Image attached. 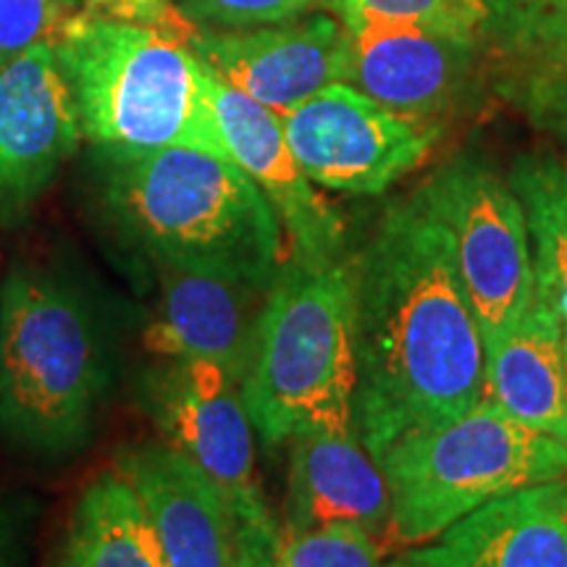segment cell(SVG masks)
<instances>
[{"mask_svg":"<svg viewBox=\"0 0 567 567\" xmlns=\"http://www.w3.org/2000/svg\"><path fill=\"white\" fill-rule=\"evenodd\" d=\"M354 313L352 425L375 460L410 431L484 400L486 347L450 231L417 195L392 203L347 255Z\"/></svg>","mask_w":567,"mask_h":567,"instance_id":"1","label":"cell"},{"mask_svg":"<svg viewBox=\"0 0 567 567\" xmlns=\"http://www.w3.org/2000/svg\"><path fill=\"white\" fill-rule=\"evenodd\" d=\"M103 153L109 216L153 264L271 284L287 234L239 163L197 147Z\"/></svg>","mask_w":567,"mask_h":567,"instance_id":"2","label":"cell"},{"mask_svg":"<svg viewBox=\"0 0 567 567\" xmlns=\"http://www.w3.org/2000/svg\"><path fill=\"white\" fill-rule=\"evenodd\" d=\"M53 51L82 134L97 151L197 147L231 158L213 111L208 66L182 38L151 21L71 9Z\"/></svg>","mask_w":567,"mask_h":567,"instance_id":"3","label":"cell"},{"mask_svg":"<svg viewBox=\"0 0 567 567\" xmlns=\"http://www.w3.org/2000/svg\"><path fill=\"white\" fill-rule=\"evenodd\" d=\"M109 381V354L87 302L51 274L13 268L0 287L3 434L42 457L80 450Z\"/></svg>","mask_w":567,"mask_h":567,"instance_id":"4","label":"cell"},{"mask_svg":"<svg viewBox=\"0 0 567 567\" xmlns=\"http://www.w3.org/2000/svg\"><path fill=\"white\" fill-rule=\"evenodd\" d=\"M375 465L392 499L384 549L417 547L496 496L565 476L567 444L481 400L457 421L400 436Z\"/></svg>","mask_w":567,"mask_h":567,"instance_id":"5","label":"cell"},{"mask_svg":"<svg viewBox=\"0 0 567 567\" xmlns=\"http://www.w3.org/2000/svg\"><path fill=\"white\" fill-rule=\"evenodd\" d=\"M354 365L352 281L347 258L326 271L287 260L271 295L243 400L266 444L308 425H352Z\"/></svg>","mask_w":567,"mask_h":567,"instance_id":"6","label":"cell"},{"mask_svg":"<svg viewBox=\"0 0 567 567\" xmlns=\"http://www.w3.org/2000/svg\"><path fill=\"white\" fill-rule=\"evenodd\" d=\"M142 405L163 442L193 460L226 499L239 534V567H276L281 528L260 488L255 429L239 386L205 360H158L142 379Z\"/></svg>","mask_w":567,"mask_h":567,"instance_id":"7","label":"cell"},{"mask_svg":"<svg viewBox=\"0 0 567 567\" xmlns=\"http://www.w3.org/2000/svg\"><path fill=\"white\" fill-rule=\"evenodd\" d=\"M415 195L450 231L484 347H492L536 300L534 252L515 189L484 158L460 155L429 176Z\"/></svg>","mask_w":567,"mask_h":567,"instance_id":"8","label":"cell"},{"mask_svg":"<svg viewBox=\"0 0 567 567\" xmlns=\"http://www.w3.org/2000/svg\"><path fill=\"white\" fill-rule=\"evenodd\" d=\"M287 145L318 187L381 195L434 151L442 124L384 109L350 84H331L279 113Z\"/></svg>","mask_w":567,"mask_h":567,"instance_id":"9","label":"cell"},{"mask_svg":"<svg viewBox=\"0 0 567 567\" xmlns=\"http://www.w3.org/2000/svg\"><path fill=\"white\" fill-rule=\"evenodd\" d=\"M166 24L218 80L276 116L331 84H344L347 32L329 13H302L252 30H205L174 9Z\"/></svg>","mask_w":567,"mask_h":567,"instance_id":"10","label":"cell"},{"mask_svg":"<svg viewBox=\"0 0 567 567\" xmlns=\"http://www.w3.org/2000/svg\"><path fill=\"white\" fill-rule=\"evenodd\" d=\"M210 74V97L231 158L258 184L287 234L289 260L305 271H326L347 258V229L339 210L289 151L274 111Z\"/></svg>","mask_w":567,"mask_h":567,"instance_id":"11","label":"cell"},{"mask_svg":"<svg viewBox=\"0 0 567 567\" xmlns=\"http://www.w3.org/2000/svg\"><path fill=\"white\" fill-rule=\"evenodd\" d=\"M82 122L55 59L40 42L0 69V218L17 221L80 147Z\"/></svg>","mask_w":567,"mask_h":567,"instance_id":"12","label":"cell"},{"mask_svg":"<svg viewBox=\"0 0 567 567\" xmlns=\"http://www.w3.org/2000/svg\"><path fill=\"white\" fill-rule=\"evenodd\" d=\"M158 302L142 344L158 360H205L243 389L271 284L153 264Z\"/></svg>","mask_w":567,"mask_h":567,"instance_id":"13","label":"cell"},{"mask_svg":"<svg viewBox=\"0 0 567 567\" xmlns=\"http://www.w3.org/2000/svg\"><path fill=\"white\" fill-rule=\"evenodd\" d=\"M344 84L384 109L436 122L463 101L481 42L436 34L396 21H342Z\"/></svg>","mask_w":567,"mask_h":567,"instance_id":"14","label":"cell"},{"mask_svg":"<svg viewBox=\"0 0 567 567\" xmlns=\"http://www.w3.org/2000/svg\"><path fill=\"white\" fill-rule=\"evenodd\" d=\"M113 471L134 488L168 567H239L229 505L193 460L166 442L122 446Z\"/></svg>","mask_w":567,"mask_h":567,"instance_id":"15","label":"cell"},{"mask_svg":"<svg viewBox=\"0 0 567 567\" xmlns=\"http://www.w3.org/2000/svg\"><path fill=\"white\" fill-rule=\"evenodd\" d=\"M289 442L284 530L350 526L384 544L392 499L354 425H308Z\"/></svg>","mask_w":567,"mask_h":567,"instance_id":"16","label":"cell"},{"mask_svg":"<svg viewBox=\"0 0 567 567\" xmlns=\"http://www.w3.org/2000/svg\"><path fill=\"white\" fill-rule=\"evenodd\" d=\"M408 557L425 567H567V473L496 496Z\"/></svg>","mask_w":567,"mask_h":567,"instance_id":"17","label":"cell"},{"mask_svg":"<svg viewBox=\"0 0 567 567\" xmlns=\"http://www.w3.org/2000/svg\"><path fill=\"white\" fill-rule=\"evenodd\" d=\"M496 92L542 130L567 113V0H484Z\"/></svg>","mask_w":567,"mask_h":567,"instance_id":"18","label":"cell"},{"mask_svg":"<svg viewBox=\"0 0 567 567\" xmlns=\"http://www.w3.org/2000/svg\"><path fill=\"white\" fill-rule=\"evenodd\" d=\"M563 337V318L547 302H530L520 323L486 347L484 400L567 444Z\"/></svg>","mask_w":567,"mask_h":567,"instance_id":"19","label":"cell"},{"mask_svg":"<svg viewBox=\"0 0 567 567\" xmlns=\"http://www.w3.org/2000/svg\"><path fill=\"white\" fill-rule=\"evenodd\" d=\"M51 567L168 565L134 488L109 467L76 496Z\"/></svg>","mask_w":567,"mask_h":567,"instance_id":"20","label":"cell"},{"mask_svg":"<svg viewBox=\"0 0 567 567\" xmlns=\"http://www.w3.org/2000/svg\"><path fill=\"white\" fill-rule=\"evenodd\" d=\"M507 182L526 213L536 300L567 323V163L547 151L523 153Z\"/></svg>","mask_w":567,"mask_h":567,"instance_id":"21","label":"cell"},{"mask_svg":"<svg viewBox=\"0 0 567 567\" xmlns=\"http://www.w3.org/2000/svg\"><path fill=\"white\" fill-rule=\"evenodd\" d=\"M339 21H396L450 38L484 42L488 9L484 0H323Z\"/></svg>","mask_w":567,"mask_h":567,"instance_id":"22","label":"cell"},{"mask_svg":"<svg viewBox=\"0 0 567 567\" xmlns=\"http://www.w3.org/2000/svg\"><path fill=\"white\" fill-rule=\"evenodd\" d=\"M384 544L368 530L329 526L284 530L276 567H384Z\"/></svg>","mask_w":567,"mask_h":567,"instance_id":"23","label":"cell"},{"mask_svg":"<svg viewBox=\"0 0 567 567\" xmlns=\"http://www.w3.org/2000/svg\"><path fill=\"white\" fill-rule=\"evenodd\" d=\"M69 0H0V69L40 42H53Z\"/></svg>","mask_w":567,"mask_h":567,"instance_id":"24","label":"cell"},{"mask_svg":"<svg viewBox=\"0 0 567 567\" xmlns=\"http://www.w3.org/2000/svg\"><path fill=\"white\" fill-rule=\"evenodd\" d=\"M323 0H182V13L195 24L218 30H252L279 24L321 9Z\"/></svg>","mask_w":567,"mask_h":567,"instance_id":"25","label":"cell"},{"mask_svg":"<svg viewBox=\"0 0 567 567\" xmlns=\"http://www.w3.org/2000/svg\"><path fill=\"white\" fill-rule=\"evenodd\" d=\"M71 3V0H69ZM84 9L113 13V17L137 19V21H153L168 0H82Z\"/></svg>","mask_w":567,"mask_h":567,"instance_id":"26","label":"cell"},{"mask_svg":"<svg viewBox=\"0 0 567 567\" xmlns=\"http://www.w3.org/2000/svg\"><path fill=\"white\" fill-rule=\"evenodd\" d=\"M19 515L9 507H0V567H19Z\"/></svg>","mask_w":567,"mask_h":567,"instance_id":"27","label":"cell"},{"mask_svg":"<svg viewBox=\"0 0 567 567\" xmlns=\"http://www.w3.org/2000/svg\"><path fill=\"white\" fill-rule=\"evenodd\" d=\"M384 567H425V565L415 563L413 557H402V559H394V563H389V565H384Z\"/></svg>","mask_w":567,"mask_h":567,"instance_id":"28","label":"cell"},{"mask_svg":"<svg viewBox=\"0 0 567 567\" xmlns=\"http://www.w3.org/2000/svg\"><path fill=\"white\" fill-rule=\"evenodd\" d=\"M565 326V337H563V358H565V396H567V323Z\"/></svg>","mask_w":567,"mask_h":567,"instance_id":"29","label":"cell"},{"mask_svg":"<svg viewBox=\"0 0 567 567\" xmlns=\"http://www.w3.org/2000/svg\"><path fill=\"white\" fill-rule=\"evenodd\" d=\"M555 134H559V137H563V140H567V113H565V118H563V122H559V124H557V130H555Z\"/></svg>","mask_w":567,"mask_h":567,"instance_id":"30","label":"cell"}]
</instances>
